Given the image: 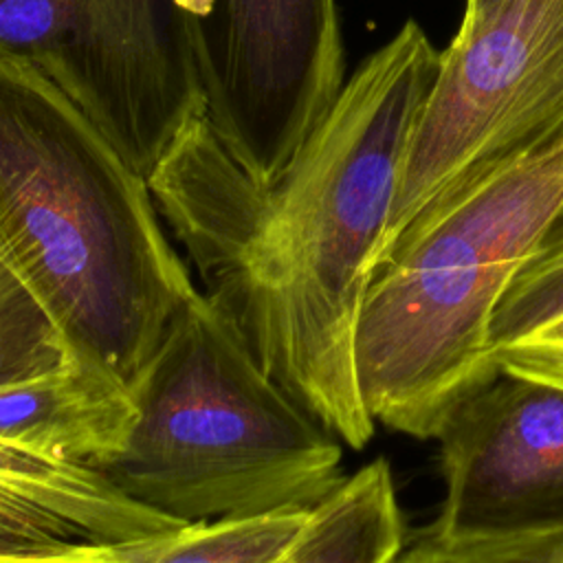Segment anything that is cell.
Here are the masks:
<instances>
[{"mask_svg":"<svg viewBox=\"0 0 563 563\" xmlns=\"http://www.w3.org/2000/svg\"><path fill=\"white\" fill-rule=\"evenodd\" d=\"M440 534L563 526V387L499 372L462 398L435 438Z\"/></svg>","mask_w":563,"mask_h":563,"instance_id":"obj_8","label":"cell"},{"mask_svg":"<svg viewBox=\"0 0 563 563\" xmlns=\"http://www.w3.org/2000/svg\"><path fill=\"white\" fill-rule=\"evenodd\" d=\"M563 205V145L429 202L367 286L356 374L374 422L433 440L449 411L497 378L493 317Z\"/></svg>","mask_w":563,"mask_h":563,"instance_id":"obj_3","label":"cell"},{"mask_svg":"<svg viewBox=\"0 0 563 563\" xmlns=\"http://www.w3.org/2000/svg\"><path fill=\"white\" fill-rule=\"evenodd\" d=\"M44 75L143 178L205 110L176 0H68V29Z\"/></svg>","mask_w":563,"mask_h":563,"instance_id":"obj_7","label":"cell"},{"mask_svg":"<svg viewBox=\"0 0 563 563\" xmlns=\"http://www.w3.org/2000/svg\"><path fill=\"white\" fill-rule=\"evenodd\" d=\"M394 563H563V526L495 534H440L427 526Z\"/></svg>","mask_w":563,"mask_h":563,"instance_id":"obj_15","label":"cell"},{"mask_svg":"<svg viewBox=\"0 0 563 563\" xmlns=\"http://www.w3.org/2000/svg\"><path fill=\"white\" fill-rule=\"evenodd\" d=\"M68 29V0H0V57L48 73Z\"/></svg>","mask_w":563,"mask_h":563,"instance_id":"obj_16","label":"cell"},{"mask_svg":"<svg viewBox=\"0 0 563 563\" xmlns=\"http://www.w3.org/2000/svg\"><path fill=\"white\" fill-rule=\"evenodd\" d=\"M440 68L442 51L409 20L343 81L273 183L227 152L205 112L145 178L202 295L260 367L352 449L376 427L356 374L361 306Z\"/></svg>","mask_w":563,"mask_h":563,"instance_id":"obj_1","label":"cell"},{"mask_svg":"<svg viewBox=\"0 0 563 563\" xmlns=\"http://www.w3.org/2000/svg\"><path fill=\"white\" fill-rule=\"evenodd\" d=\"M563 145V0H517L442 51V68L411 139L385 257L435 198ZM376 264V266H378Z\"/></svg>","mask_w":563,"mask_h":563,"instance_id":"obj_5","label":"cell"},{"mask_svg":"<svg viewBox=\"0 0 563 563\" xmlns=\"http://www.w3.org/2000/svg\"><path fill=\"white\" fill-rule=\"evenodd\" d=\"M0 260L128 385L198 288L147 180L40 68L0 57Z\"/></svg>","mask_w":563,"mask_h":563,"instance_id":"obj_2","label":"cell"},{"mask_svg":"<svg viewBox=\"0 0 563 563\" xmlns=\"http://www.w3.org/2000/svg\"><path fill=\"white\" fill-rule=\"evenodd\" d=\"M136 422L130 385L101 361L70 350L57 365L0 383V440L106 468Z\"/></svg>","mask_w":563,"mask_h":563,"instance_id":"obj_10","label":"cell"},{"mask_svg":"<svg viewBox=\"0 0 563 563\" xmlns=\"http://www.w3.org/2000/svg\"><path fill=\"white\" fill-rule=\"evenodd\" d=\"M68 352L53 317L0 260V383L40 374Z\"/></svg>","mask_w":563,"mask_h":563,"instance_id":"obj_14","label":"cell"},{"mask_svg":"<svg viewBox=\"0 0 563 563\" xmlns=\"http://www.w3.org/2000/svg\"><path fill=\"white\" fill-rule=\"evenodd\" d=\"M563 314V205L534 253L510 282L493 317V347L515 341Z\"/></svg>","mask_w":563,"mask_h":563,"instance_id":"obj_13","label":"cell"},{"mask_svg":"<svg viewBox=\"0 0 563 563\" xmlns=\"http://www.w3.org/2000/svg\"><path fill=\"white\" fill-rule=\"evenodd\" d=\"M202 108L227 152L273 183L343 86L334 0H176Z\"/></svg>","mask_w":563,"mask_h":563,"instance_id":"obj_6","label":"cell"},{"mask_svg":"<svg viewBox=\"0 0 563 563\" xmlns=\"http://www.w3.org/2000/svg\"><path fill=\"white\" fill-rule=\"evenodd\" d=\"M310 508L187 523L152 539L147 563H271L297 537Z\"/></svg>","mask_w":563,"mask_h":563,"instance_id":"obj_12","label":"cell"},{"mask_svg":"<svg viewBox=\"0 0 563 563\" xmlns=\"http://www.w3.org/2000/svg\"><path fill=\"white\" fill-rule=\"evenodd\" d=\"M130 389L136 422L103 473L176 521L312 508L345 477L343 442L260 367L202 292Z\"/></svg>","mask_w":563,"mask_h":563,"instance_id":"obj_4","label":"cell"},{"mask_svg":"<svg viewBox=\"0 0 563 563\" xmlns=\"http://www.w3.org/2000/svg\"><path fill=\"white\" fill-rule=\"evenodd\" d=\"M154 537L130 541H62L0 550V563H147Z\"/></svg>","mask_w":563,"mask_h":563,"instance_id":"obj_18","label":"cell"},{"mask_svg":"<svg viewBox=\"0 0 563 563\" xmlns=\"http://www.w3.org/2000/svg\"><path fill=\"white\" fill-rule=\"evenodd\" d=\"M499 372L563 387V314L493 347Z\"/></svg>","mask_w":563,"mask_h":563,"instance_id":"obj_17","label":"cell"},{"mask_svg":"<svg viewBox=\"0 0 563 563\" xmlns=\"http://www.w3.org/2000/svg\"><path fill=\"white\" fill-rule=\"evenodd\" d=\"M515 2L517 0H466L457 33L468 35V33H475V31L488 26L501 13H506Z\"/></svg>","mask_w":563,"mask_h":563,"instance_id":"obj_19","label":"cell"},{"mask_svg":"<svg viewBox=\"0 0 563 563\" xmlns=\"http://www.w3.org/2000/svg\"><path fill=\"white\" fill-rule=\"evenodd\" d=\"M402 548L405 517L391 466L374 457L310 508L297 537L271 563H394Z\"/></svg>","mask_w":563,"mask_h":563,"instance_id":"obj_11","label":"cell"},{"mask_svg":"<svg viewBox=\"0 0 563 563\" xmlns=\"http://www.w3.org/2000/svg\"><path fill=\"white\" fill-rule=\"evenodd\" d=\"M183 526L128 497L101 468L0 440V550L130 541Z\"/></svg>","mask_w":563,"mask_h":563,"instance_id":"obj_9","label":"cell"}]
</instances>
